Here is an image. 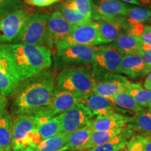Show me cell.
Returning <instances> with one entry per match:
<instances>
[{
  "mask_svg": "<svg viewBox=\"0 0 151 151\" xmlns=\"http://www.w3.org/2000/svg\"><path fill=\"white\" fill-rule=\"evenodd\" d=\"M55 88V76L46 69L22 83L11 104L14 114L32 115L49 105Z\"/></svg>",
  "mask_w": 151,
  "mask_h": 151,
  "instance_id": "6da1fadb",
  "label": "cell"
},
{
  "mask_svg": "<svg viewBox=\"0 0 151 151\" xmlns=\"http://www.w3.org/2000/svg\"><path fill=\"white\" fill-rule=\"evenodd\" d=\"M6 46L22 82L51 67L52 52L46 46L17 43H9Z\"/></svg>",
  "mask_w": 151,
  "mask_h": 151,
  "instance_id": "7a4b0ae2",
  "label": "cell"
},
{
  "mask_svg": "<svg viewBox=\"0 0 151 151\" xmlns=\"http://www.w3.org/2000/svg\"><path fill=\"white\" fill-rule=\"evenodd\" d=\"M55 88L65 90L80 99L92 93L96 81L91 69L71 67L62 69L55 78Z\"/></svg>",
  "mask_w": 151,
  "mask_h": 151,
  "instance_id": "3957f363",
  "label": "cell"
},
{
  "mask_svg": "<svg viewBox=\"0 0 151 151\" xmlns=\"http://www.w3.org/2000/svg\"><path fill=\"white\" fill-rule=\"evenodd\" d=\"M36 117L28 114H18L11 120L12 150H34L41 141L38 132Z\"/></svg>",
  "mask_w": 151,
  "mask_h": 151,
  "instance_id": "277c9868",
  "label": "cell"
},
{
  "mask_svg": "<svg viewBox=\"0 0 151 151\" xmlns=\"http://www.w3.org/2000/svg\"><path fill=\"white\" fill-rule=\"evenodd\" d=\"M52 63L57 69L71 67H81L93 62L98 50L97 46L71 44L55 46Z\"/></svg>",
  "mask_w": 151,
  "mask_h": 151,
  "instance_id": "5b68a950",
  "label": "cell"
},
{
  "mask_svg": "<svg viewBox=\"0 0 151 151\" xmlns=\"http://www.w3.org/2000/svg\"><path fill=\"white\" fill-rule=\"evenodd\" d=\"M48 13H34L12 43L46 46Z\"/></svg>",
  "mask_w": 151,
  "mask_h": 151,
  "instance_id": "8992f818",
  "label": "cell"
},
{
  "mask_svg": "<svg viewBox=\"0 0 151 151\" xmlns=\"http://www.w3.org/2000/svg\"><path fill=\"white\" fill-rule=\"evenodd\" d=\"M22 83L15 69L6 44L0 45V92L6 97H14Z\"/></svg>",
  "mask_w": 151,
  "mask_h": 151,
  "instance_id": "52a82bcc",
  "label": "cell"
},
{
  "mask_svg": "<svg viewBox=\"0 0 151 151\" xmlns=\"http://www.w3.org/2000/svg\"><path fill=\"white\" fill-rule=\"evenodd\" d=\"M124 54L112 45L98 46L97 54L92 63L91 70L94 78L104 73H118Z\"/></svg>",
  "mask_w": 151,
  "mask_h": 151,
  "instance_id": "ba28073f",
  "label": "cell"
},
{
  "mask_svg": "<svg viewBox=\"0 0 151 151\" xmlns=\"http://www.w3.org/2000/svg\"><path fill=\"white\" fill-rule=\"evenodd\" d=\"M33 14L21 8L0 19V45L13 43Z\"/></svg>",
  "mask_w": 151,
  "mask_h": 151,
  "instance_id": "9c48e42d",
  "label": "cell"
},
{
  "mask_svg": "<svg viewBox=\"0 0 151 151\" xmlns=\"http://www.w3.org/2000/svg\"><path fill=\"white\" fill-rule=\"evenodd\" d=\"M129 6L120 0H97L93 4L92 20L126 22Z\"/></svg>",
  "mask_w": 151,
  "mask_h": 151,
  "instance_id": "30bf717a",
  "label": "cell"
},
{
  "mask_svg": "<svg viewBox=\"0 0 151 151\" xmlns=\"http://www.w3.org/2000/svg\"><path fill=\"white\" fill-rule=\"evenodd\" d=\"M104 43H106L100 36L97 29L92 21L88 23L73 26L69 35L55 46L71 44L96 46Z\"/></svg>",
  "mask_w": 151,
  "mask_h": 151,
  "instance_id": "8fae6325",
  "label": "cell"
},
{
  "mask_svg": "<svg viewBox=\"0 0 151 151\" xmlns=\"http://www.w3.org/2000/svg\"><path fill=\"white\" fill-rule=\"evenodd\" d=\"M58 116L61 124L62 133L65 134L88 127L94 118L89 109L79 102Z\"/></svg>",
  "mask_w": 151,
  "mask_h": 151,
  "instance_id": "7c38bea8",
  "label": "cell"
},
{
  "mask_svg": "<svg viewBox=\"0 0 151 151\" xmlns=\"http://www.w3.org/2000/svg\"><path fill=\"white\" fill-rule=\"evenodd\" d=\"M78 97L71 92L55 88L49 105L34 112L32 116H45L48 118L58 116L72 108L78 102Z\"/></svg>",
  "mask_w": 151,
  "mask_h": 151,
  "instance_id": "4fadbf2b",
  "label": "cell"
},
{
  "mask_svg": "<svg viewBox=\"0 0 151 151\" xmlns=\"http://www.w3.org/2000/svg\"><path fill=\"white\" fill-rule=\"evenodd\" d=\"M95 81L94 93L108 98L126 91L130 84V81L126 77L115 73H104L95 77Z\"/></svg>",
  "mask_w": 151,
  "mask_h": 151,
  "instance_id": "5bb4252c",
  "label": "cell"
},
{
  "mask_svg": "<svg viewBox=\"0 0 151 151\" xmlns=\"http://www.w3.org/2000/svg\"><path fill=\"white\" fill-rule=\"evenodd\" d=\"M73 27L64 19L58 11L50 15L46 30V47L53 48L58 43L63 40L71 32Z\"/></svg>",
  "mask_w": 151,
  "mask_h": 151,
  "instance_id": "9a60e30c",
  "label": "cell"
},
{
  "mask_svg": "<svg viewBox=\"0 0 151 151\" xmlns=\"http://www.w3.org/2000/svg\"><path fill=\"white\" fill-rule=\"evenodd\" d=\"M78 102L89 109L93 116H104L113 113L123 114L124 110L118 108L110 98L104 97L94 92L83 96L78 99Z\"/></svg>",
  "mask_w": 151,
  "mask_h": 151,
  "instance_id": "2e32d148",
  "label": "cell"
},
{
  "mask_svg": "<svg viewBox=\"0 0 151 151\" xmlns=\"http://www.w3.org/2000/svg\"><path fill=\"white\" fill-rule=\"evenodd\" d=\"M130 117L121 113H113L108 116H99L93 118L88 124L92 132L102 131L125 127L130 121Z\"/></svg>",
  "mask_w": 151,
  "mask_h": 151,
  "instance_id": "e0dca14e",
  "label": "cell"
},
{
  "mask_svg": "<svg viewBox=\"0 0 151 151\" xmlns=\"http://www.w3.org/2000/svg\"><path fill=\"white\" fill-rule=\"evenodd\" d=\"M136 79L148 74L146 67L139 54H125L122 56L118 72Z\"/></svg>",
  "mask_w": 151,
  "mask_h": 151,
  "instance_id": "ac0fdd59",
  "label": "cell"
},
{
  "mask_svg": "<svg viewBox=\"0 0 151 151\" xmlns=\"http://www.w3.org/2000/svg\"><path fill=\"white\" fill-rule=\"evenodd\" d=\"M93 23L99 32L100 36L109 43L113 42L122 34L127 33L129 29L127 22L119 21H99L93 22Z\"/></svg>",
  "mask_w": 151,
  "mask_h": 151,
  "instance_id": "d6986e66",
  "label": "cell"
},
{
  "mask_svg": "<svg viewBox=\"0 0 151 151\" xmlns=\"http://www.w3.org/2000/svg\"><path fill=\"white\" fill-rule=\"evenodd\" d=\"M92 133V130L86 127L67 134L69 150L86 151Z\"/></svg>",
  "mask_w": 151,
  "mask_h": 151,
  "instance_id": "ffe728a7",
  "label": "cell"
},
{
  "mask_svg": "<svg viewBox=\"0 0 151 151\" xmlns=\"http://www.w3.org/2000/svg\"><path fill=\"white\" fill-rule=\"evenodd\" d=\"M134 132L131 128L126 125L124 131L120 135L109 142L94 146L86 151H120L125 148L128 141L134 136Z\"/></svg>",
  "mask_w": 151,
  "mask_h": 151,
  "instance_id": "44dd1931",
  "label": "cell"
},
{
  "mask_svg": "<svg viewBox=\"0 0 151 151\" xmlns=\"http://www.w3.org/2000/svg\"><path fill=\"white\" fill-rule=\"evenodd\" d=\"M141 37L137 36L131 35L129 34L124 33L120 35L116 40L111 43V45L116 47L125 54H139L141 51Z\"/></svg>",
  "mask_w": 151,
  "mask_h": 151,
  "instance_id": "7402d4cb",
  "label": "cell"
},
{
  "mask_svg": "<svg viewBox=\"0 0 151 151\" xmlns=\"http://www.w3.org/2000/svg\"><path fill=\"white\" fill-rule=\"evenodd\" d=\"M38 122V132L41 141L62 133L59 116L48 118L45 116L36 117Z\"/></svg>",
  "mask_w": 151,
  "mask_h": 151,
  "instance_id": "603a6c76",
  "label": "cell"
},
{
  "mask_svg": "<svg viewBox=\"0 0 151 151\" xmlns=\"http://www.w3.org/2000/svg\"><path fill=\"white\" fill-rule=\"evenodd\" d=\"M0 151H13L11 119L7 111L0 115Z\"/></svg>",
  "mask_w": 151,
  "mask_h": 151,
  "instance_id": "cb8c5ba5",
  "label": "cell"
},
{
  "mask_svg": "<svg viewBox=\"0 0 151 151\" xmlns=\"http://www.w3.org/2000/svg\"><path fill=\"white\" fill-rule=\"evenodd\" d=\"M35 151H67L69 150L67 134H58L41 141L35 149Z\"/></svg>",
  "mask_w": 151,
  "mask_h": 151,
  "instance_id": "d4e9b609",
  "label": "cell"
},
{
  "mask_svg": "<svg viewBox=\"0 0 151 151\" xmlns=\"http://www.w3.org/2000/svg\"><path fill=\"white\" fill-rule=\"evenodd\" d=\"M127 126L134 132H139L140 134L151 133V113L143 109L132 117Z\"/></svg>",
  "mask_w": 151,
  "mask_h": 151,
  "instance_id": "484cf974",
  "label": "cell"
},
{
  "mask_svg": "<svg viewBox=\"0 0 151 151\" xmlns=\"http://www.w3.org/2000/svg\"><path fill=\"white\" fill-rule=\"evenodd\" d=\"M125 127L108 130H102V131L92 132L90 142L88 145V150L94 146L104 144V143L113 140L114 138L120 135L124 131Z\"/></svg>",
  "mask_w": 151,
  "mask_h": 151,
  "instance_id": "4316f807",
  "label": "cell"
},
{
  "mask_svg": "<svg viewBox=\"0 0 151 151\" xmlns=\"http://www.w3.org/2000/svg\"><path fill=\"white\" fill-rule=\"evenodd\" d=\"M110 99L115 105L122 110L132 111L137 113L143 109L136 102L133 97L127 91L119 92Z\"/></svg>",
  "mask_w": 151,
  "mask_h": 151,
  "instance_id": "83f0119b",
  "label": "cell"
},
{
  "mask_svg": "<svg viewBox=\"0 0 151 151\" xmlns=\"http://www.w3.org/2000/svg\"><path fill=\"white\" fill-rule=\"evenodd\" d=\"M126 91L143 109L148 106V102L151 97V91L145 89L141 83H130Z\"/></svg>",
  "mask_w": 151,
  "mask_h": 151,
  "instance_id": "f1b7e54d",
  "label": "cell"
},
{
  "mask_svg": "<svg viewBox=\"0 0 151 151\" xmlns=\"http://www.w3.org/2000/svg\"><path fill=\"white\" fill-rule=\"evenodd\" d=\"M58 11L61 14L66 21L73 26L92 22V20L81 14L76 9L67 8V7L63 6L62 4L58 6Z\"/></svg>",
  "mask_w": 151,
  "mask_h": 151,
  "instance_id": "f546056e",
  "label": "cell"
},
{
  "mask_svg": "<svg viewBox=\"0 0 151 151\" xmlns=\"http://www.w3.org/2000/svg\"><path fill=\"white\" fill-rule=\"evenodd\" d=\"M150 18V11L142 7H129L127 14V22L129 26L143 24Z\"/></svg>",
  "mask_w": 151,
  "mask_h": 151,
  "instance_id": "4dcf8cb0",
  "label": "cell"
},
{
  "mask_svg": "<svg viewBox=\"0 0 151 151\" xmlns=\"http://www.w3.org/2000/svg\"><path fill=\"white\" fill-rule=\"evenodd\" d=\"M21 8H23L21 0H0V19Z\"/></svg>",
  "mask_w": 151,
  "mask_h": 151,
  "instance_id": "1f68e13d",
  "label": "cell"
},
{
  "mask_svg": "<svg viewBox=\"0 0 151 151\" xmlns=\"http://www.w3.org/2000/svg\"><path fill=\"white\" fill-rule=\"evenodd\" d=\"M79 13L92 20L93 12V2L92 0H72Z\"/></svg>",
  "mask_w": 151,
  "mask_h": 151,
  "instance_id": "d6a6232c",
  "label": "cell"
},
{
  "mask_svg": "<svg viewBox=\"0 0 151 151\" xmlns=\"http://www.w3.org/2000/svg\"><path fill=\"white\" fill-rule=\"evenodd\" d=\"M140 37L141 39V41H142L141 51H146V50H150L151 49V32L150 30L145 29Z\"/></svg>",
  "mask_w": 151,
  "mask_h": 151,
  "instance_id": "836d02e7",
  "label": "cell"
},
{
  "mask_svg": "<svg viewBox=\"0 0 151 151\" xmlns=\"http://www.w3.org/2000/svg\"><path fill=\"white\" fill-rule=\"evenodd\" d=\"M23 3L28 5L34 6L38 7H46L52 5L57 2H59L61 0H22Z\"/></svg>",
  "mask_w": 151,
  "mask_h": 151,
  "instance_id": "e575fe53",
  "label": "cell"
},
{
  "mask_svg": "<svg viewBox=\"0 0 151 151\" xmlns=\"http://www.w3.org/2000/svg\"><path fill=\"white\" fill-rule=\"evenodd\" d=\"M142 151H151V141L145 139L140 134L134 135Z\"/></svg>",
  "mask_w": 151,
  "mask_h": 151,
  "instance_id": "d590c367",
  "label": "cell"
},
{
  "mask_svg": "<svg viewBox=\"0 0 151 151\" xmlns=\"http://www.w3.org/2000/svg\"><path fill=\"white\" fill-rule=\"evenodd\" d=\"M139 55L141 56L146 67L147 73H148L151 71V49L146 51H141Z\"/></svg>",
  "mask_w": 151,
  "mask_h": 151,
  "instance_id": "8d00e7d4",
  "label": "cell"
},
{
  "mask_svg": "<svg viewBox=\"0 0 151 151\" xmlns=\"http://www.w3.org/2000/svg\"><path fill=\"white\" fill-rule=\"evenodd\" d=\"M145 29V26L143 24H137L135 25L129 26L127 33L131 35L137 36V37H141Z\"/></svg>",
  "mask_w": 151,
  "mask_h": 151,
  "instance_id": "74e56055",
  "label": "cell"
},
{
  "mask_svg": "<svg viewBox=\"0 0 151 151\" xmlns=\"http://www.w3.org/2000/svg\"><path fill=\"white\" fill-rule=\"evenodd\" d=\"M124 150V151H142L139 146L137 139H135L134 136L128 141L127 146Z\"/></svg>",
  "mask_w": 151,
  "mask_h": 151,
  "instance_id": "f35d334b",
  "label": "cell"
},
{
  "mask_svg": "<svg viewBox=\"0 0 151 151\" xmlns=\"http://www.w3.org/2000/svg\"><path fill=\"white\" fill-rule=\"evenodd\" d=\"M7 105H8V99L0 92V115L6 111Z\"/></svg>",
  "mask_w": 151,
  "mask_h": 151,
  "instance_id": "ab89813d",
  "label": "cell"
},
{
  "mask_svg": "<svg viewBox=\"0 0 151 151\" xmlns=\"http://www.w3.org/2000/svg\"><path fill=\"white\" fill-rule=\"evenodd\" d=\"M143 88L151 91V71L148 73V76L143 83Z\"/></svg>",
  "mask_w": 151,
  "mask_h": 151,
  "instance_id": "60d3db41",
  "label": "cell"
},
{
  "mask_svg": "<svg viewBox=\"0 0 151 151\" xmlns=\"http://www.w3.org/2000/svg\"><path fill=\"white\" fill-rule=\"evenodd\" d=\"M138 1L139 4L144 7L150 6L151 5V0H138Z\"/></svg>",
  "mask_w": 151,
  "mask_h": 151,
  "instance_id": "b9f144b4",
  "label": "cell"
},
{
  "mask_svg": "<svg viewBox=\"0 0 151 151\" xmlns=\"http://www.w3.org/2000/svg\"><path fill=\"white\" fill-rule=\"evenodd\" d=\"M120 1L127 4H135L138 6L140 5L139 4V1H138V0H120Z\"/></svg>",
  "mask_w": 151,
  "mask_h": 151,
  "instance_id": "7bdbcfd3",
  "label": "cell"
},
{
  "mask_svg": "<svg viewBox=\"0 0 151 151\" xmlns=\"http://www.w3.org/2000/svg\"><path fill=\"white\" fill-rule=\"evenodd\" d=\"M141 137H143L145 139H148V140L151 141V133H142V134H139Z\"/></svg>",
  "mask_w": 151,
  "mask_h": 151,
  "instance_id": "ee69618b",
  "label": "cell"
},
{
  "mask_svg": "<svg viewBox=\"0 0 151 151\" xmlns=\"http://www.w3.org/2000/svg\"><path fill=\"white\" fill-rule=\"evenodd\" d=\"M147 107H148V111L151 113V97H150V101H149V102H148V106H147Z\"/></svg>",
  "mask_w": 151,
  "mask_h": 151,
  "instance_id": "f6af8a7d",
  "label": "cell"
},
{
  "mask_svg": "<svg viewBox=\"0 0 151 151\" xmlns=\"http://www.w3.org/2000/svg\"><path fill=\"white\" fill-rule=\"evenodd\" d=\"M150 18H149L148 22L151 24V5H150Z\"/></svg>",
  "mask_w": 151,
  "mask_h": 151,
  "instance_id": "bcb514c9",
  "label": "cell"
},
{
  "mask_svg": "<svg viewBox=\"0 0 151 151\" xmlns=\"http://www.w3.org/2000/svg\"><path fill=\"white\" fill-rule=\"evenodd\" d=\"M145 29H147L148 30H150V31L151 32V26H145Z\"/></svg>",
  "mask_w": 151,
  "mask_h": 151,
  "instance_id": "7dc6e473",
  "label": "cell"
},
{
  "mask_svg": "<svg viewBox=\"0 0 151 151\" xmlns=\"http://www.w3.org/2000/svg\"><path fill=\"white\" fill-rule=\"evenodd\" d=\"M25 151H35V150H25Z\"/></svg>",
  "mask_w": 151,
  "mask_h": 151,
  "instance_id": "c3c4849f",
  "label": "cell"
},
{
  "mask_svg": "<svg viewBox=\"0 0 151 151\" xmlns=\"http://www.w3.org/2000/svg\"><path fill=\"white\" fill-rule=\"evenodd\" d=\"M21 1H22V0H21Z\"/></svg>",
  "mask_w": 151,
  "mask_h": 151,
  "instance_id": "681fc988",
  "label": "cell"
},
{
  "mask_svg": "<svg viewBox=\"0 0 151 151\" xmlns=\"http://www.w3.org/2000/svg\"><path fill=\"white\" fill-rule=\"evenodd\" d=\"M120 151H122V150H120Z\"/></svg>",
  "mask_w": 151,
  "mask_h": 151,
  "instance_id": "f907efd6",
  "label": "cell"
}]
</instances>
